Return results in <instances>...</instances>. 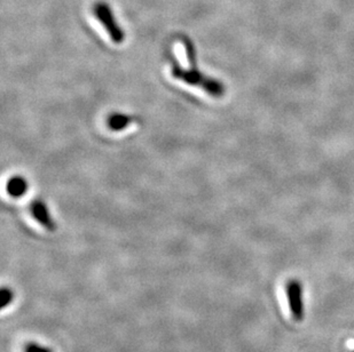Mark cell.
Returning a JSON list of instances; mask_svg holds the SVG:
<instances>
[{
	"label": "cell",
	"instance_id": "cell-1",
	"mask_svg": "<svg viewBox=\"0 0 354 352\" xmlns=\"http://www.w3.org/2000/svg\"><path fill=\"white\" fill-rule=\"evenodd\" d=\"M186 53H187L188 60L191 62L192 68L189 70H185L179 67L178 64H172V76L177 79L183 80L185 83L189 85H195L203 88L211 97H221L225 94V86L221 81L207 78L203 73L196 69L195 64V50L194 46L192 45L189 40H186Z\"/></svg>",
	"mask_w": 354,
	"mask_h": 352
},
{
	"label": "cell",
	"instance_id": "cell-2",
	"mask_svg": "<svg viewBox=\"0 0 354 352\" xmlns=\"http://www.w3.org/2000/svg\"><path fill=\"white\" fill-rule=\"evenodd\" d=\"M93 12L97 20L100 21L104 29L107 30L111 40L115 43H123L125 39V34L115 20L114 14L111 12V7L108 6L107 3L100 1L94 5Z\"/></svg>",
	"mask_w": 354,
	"mask_h": 352
},
{
	"label": "cell",
	"instance_id": "cell-3",
	"mask_svg": "<svg viewBox=\"0 0 354 352\" xmlns=\"http://www.w3.org/2000/svg\"><path fill=\"white\" fill-rule=\"evenodd\" d=\"M288 301L291 315L297 322L304 319V303H303V289L298 280H290L287 286Z\"/></svg>",
	"mask_w": 354,
	"mask_h": 352
},
{
	"label": "cell",
	"instance_id": "cell-4",
	"mask_svg": "<svg viewBox=\"0 0 354 352\" xmlns=\"http://www.w3.org/2000/svg\"><path fill=\"white\" fill-rule=\"evenodd\" d=\"M31 214L40 226H43L48 231L57 229V226L48 213V208L41 200H35L34 203L31 204Z\"/></svg>",
	"mask_w": 354,
	"mask_h": 352
},
{
	"label": "cell",
	"instance_id": "cell-5",
	"mask_svg": "<svg viewBox=\"0 0 354 352\" xmlns=\"http://www.w3.org/2000/svg\"><path fill=\"white\" fill-rule=\"evenodd\" d=\"M28 190V183L21 176H14L7 183V193L14 198L24 196Z\"/></svg>",
	"mask_w": 354,
	"mask_h": 352
},
{
	"label": "cell",
	"instance_id": "cell-6",
	"mask_svg": "<svg viewBox=\"0 0 354 352\" xmlns=\"http://www.w3.org/2000/svg\"><path fill=\"white\" fill-rule=\"evenodd\" d=\"M132 121V118L125 115H114V116L109 117L108 119V126L113 130H122L130 125Z\"/></svg>",
	"mask_w": 354,
	"mask_h": 352
},
{
	"label": "cell",
	"instance_id": "cell-7",
	"mask_svg": "<svg viewBox=\"0 0 354 352\" xmlns=\"http://www.w3.org/2000/svg\"><path fill=\"white\" fill-rule=\"evenodd\" d=\"M14 300V292L10 287H3L0 292V308L5 309Z\"/></svg>",
	"mask_w": 354,
	"mask_h": 352
},
{
	"label": "cell",
	"instance_id": "cell-8",
	"mask_svg": "<svg viewBox=\"0 0 354 352\" xmlns=\"http://www.w3.org/2000/svg\"><path fill=\"white\" fill-rule=\"evenodd\" d=\"M24 352H53L47 346H40L38 343H29L24 348Z\"/></svg>",
	"mask_w": 354,
	"mask_h": 352
},
{
	"label": "cell",
	"instance_id": "cell-9",
	"mask_svg": "<svg viewBox=\"0 0 354 352\" xmlns=\"http://www.w3.org/2000/svg\"><path fill=\"white\" fill-rule=\"evenodd\" d=\"M354 352V351H353Z\"/></svg>",
	"mask_w": 354,
	"mask_h": 352
}]
</instances>
